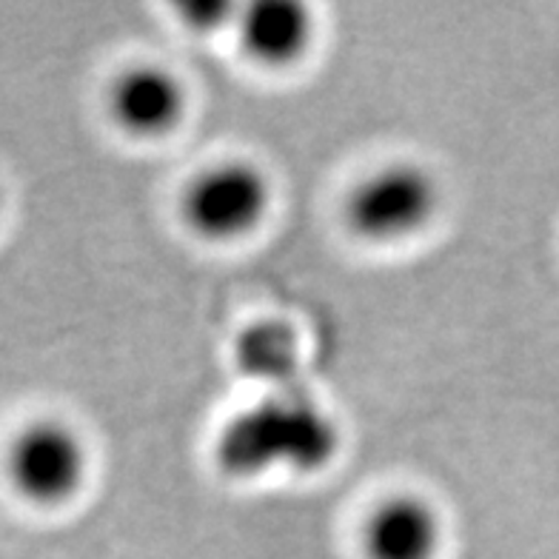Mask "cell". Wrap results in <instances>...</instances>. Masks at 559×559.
<instances>
[{
  "mask_svg": "<svg viewBox=\"0 0 559 559\" xmlns=\"http://www.w3.org/2000/svg\"><path fill=\"white\" fill-rule=\"evenodd\" d=\"M340 451V426L302 389L272 391L223 426L214 456L223 472L249 479L274 468L314 474Z\"/></svg>",
  "mask_w": 559,
  "mask_h": 559,
  "instance_id": "cell-1",
  "label": "cell"
},
{
  "mask_svg": "<svg viewBox=\"0 0 559 559\" xmlns=\"http://www.w3.org/2000/svg\"><path fill=\"white\" fill-rule=\"evenodd\" d=\"M440 186L417 163H391L371 171L346 200V223L368 243H397L435 221Z\"/></svg>",
  "mask_w": 559,
  "mask_h": 559,
  "instance_id": "cell-2",
  "label": "cell"
},
{
  "mask_svg": "<svg viewBox=\"0 0 559 559\" xmlns=\"http://www.w3.org/2000/svg\"><path fill=\"white\" fill-rule=\"evenodd\" d=\"M272 209V180L246 160L209 166L186 186L180 214L194 235L206 240H237L251 235Z\"/></svg>",
  "mask_w": 559,
  "mask_h": 559,
  "instance_id": "cell-3",
  "label": "cell"
},
{
  "mask_svg": "<svg viewBox=\"0 0 559 559\" xmlns=\"http://www.w3.org/2000/svg\"><path fill=\"white\" fill-rule=\"evenodd\" d=\"M88 472L83 437L60 419H37L9 445L12 486L37 506H60L81 491Z\"/></svg>",
  "mask_w": 559,
  "mask_h": 559,
  "instance_id": "cell-4",
  "label": "cell"
},
{
  "mask_svg": "<svg viewBox=\"0 0 559 559\" xmlns=\"http://www.w3.org/2000/svg\"><path fill=\"white\" fill-rule=\"evenodd\" d=\"M442 516L419 493L385 497L362 523L366 559H437L442 551Z\"/></svg>",
  "mask_w": 559,
  "mask_h": 559,
  "instance_id": "cell-5",
  "label": "cell"
},
{
  "mask_svg": "<svg viewBox=\"0 0 559 559\" xmlns=\"http://www.w3.org/2000/svg\"><path fill=\"white\" fill-rule=\"evenodd\" d=\"M186 86L163 67H132L109 88L111 120L134 138H160L186 115Z\"/></svg>",
  "mask_w": 559,
  "mask_h": 559,
  "instance_id": "cell-6",
  "label": "cell"
},
{
  "mask_svg": "<svg viewBox=\"0 0 559 559\" xmlns=\"http://www.w3.org/2000/svg\"><path fill=\"white\" fill-rule=\"evenodd\" d=\"M237 29L251 60L263 67H288L309 52L314 15L297 0H260L246 7Z\"/></svg>",
  "mask_w": 559,
  "mask_h": 559,
  "instance_id": "cell-7",
  "label": "cell"
},
{
  "mask_svg": "<svg viewBox=\"0 0 559 559\" xmlns=\"http://www.w3.org/2000/svg\"><path fill=\"white\" fill-rule=\"evenodd\" d=\"M237 362L246 374L269 383L272 391L297 385V340L280 323H260L237 343Z\"/></svg>",
  "mask_w": 559,
  "mask_h": 559,
  "instance_id": "cell-8",
  "label": "cell"
},
{
  "mask_svg": "<svg viewBox=\"0 0 559 559\" xmlns=\"http://www.w3.org/2000/svg\"><path fill=\"white\" fill-rule=\"evenodd\" d=\"M180 12H183V21L194 29H217L235 12V7L231 3H186L180 7Z\"/></svg>",
  "mask_w": 559,
  "mask_h": 559,
  "instance_id": "cell-9",
  "label": "cell"
}]
</instances>
